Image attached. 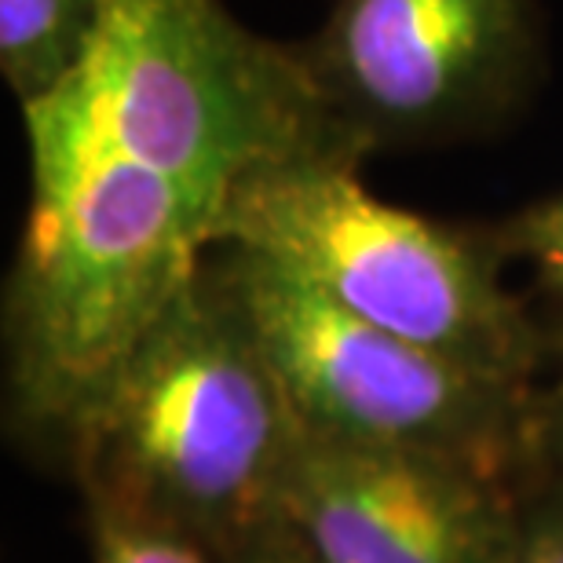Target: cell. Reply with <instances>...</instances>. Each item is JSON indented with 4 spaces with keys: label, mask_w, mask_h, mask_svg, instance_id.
<instances>
[{
    "label": "cell",
    "mask_w": 563,
    "mask_h": 563,
    "mask_svg": "<svg viewBox=\"0 0 563 563\" xmlns=\"http://www.w3.org/2000/svg\"><path fill=\"white\" fill-rule=\"evenodd\" d=\"M494 239L501 253L523 261L534 278L563 300V195L523 209Z\"/></svg>",
    "instance_id": "obj_10"
},
{
    "label": "cell",
    "mask_w": 563,
    "mask_h": 563,
    "mask_svg": "<svg viewBox=\"0 0 563 563\" xmlns=\"http://www.w3.org/2000/svg\"><path fill=\"white\" fill-rule=\"evenodd\" d=\"M516 563H563V512L538 520L520 538Z\"/></svg>",
    "instance_id": "obj_12"
},
{
    "label": "cell",
    "mask_w": 563,
    "mask_h": 563,
    "mask_svg": "<svg viewBox=\"0 0 563 563\" xmlns=\"http://www.w3.org/2000/svg\"><path fill=\"white\" fill-rule=\"evenodd\" d=\"M231 563H319L286 520H275L231 553Z\"/></svg>",
    "instance_id": "obj_11"
},
{
    "label": "cell",
    "mask_w": 563,
    "mask_h": 563,
    "mask_svg": "<svg viewBox=\"0 0 563 563\" xmlns=\"http://www.w3.org/2000/svg\"><path fill=\"white\" fill-rule=\"evenodd\" d=\"M107 0H0V74L19 107L70 88L92 59Z\"/></svg>",
    "instance_id": "obj_8"
},
{
    "label": "cell",
    "mask_w": 563,
    "mask_h": 563,
    "mask_svg": "<svg viewBox=\"0 0 563 563\" xmlns=\"http://www.w3.org/2000/svg\"><path fill=\"white\" fill-rule=\"evenodd\" d=\"M217 250L308 435L435 454L494 476L520 457L534 421L527 385L479 374L358 319L272 256Z\"/></svg>",
    "instance_id": "obj_5"
},
{
    "label": "cell",
    "mask_w": 563,
    "mask_h": 563,
    "mask_svg": "<svg viewBox=\"0 0 563 563\" xmlns=\"http://www.w3.org/2000/svg\"><path fill=\"white\" fill-rule=\"evenodd\" d=\"M63 92L118 151L198 198L217 234L253 179L358 151L325 114L300 44L256 37L223 0H107L92 59Z\"/></svg>",
    "instance_id": "obj_3"
},
{
    "label": "cell",
    "mask_w": 563,
    "mask_h": 563,
    "mask_svg": "<svg viewBox=\"0 0 563 563\" xmlns=\"http://www.w3.org/2000/svg\"><path fill=\"white\" fill-rule=\"evenodd\" d=\"M358 168V151H325L253 179L223 209L217 245L272 256L402 341L531 385L545 344L498 275V239L391 206Z\"/></svg>",
    "instance_id": "obj_4"
},
{
    "label": "cell",
    "mask_w": 563,
    "mask_h": 563,
    "mask_svg": "<svg viewBox=\"0 0 563 563\" xmlns=\"http://www.w3.org/2000/svg\"><path fill=\"white\" fill-rule=\"evenodd\" d=\"M553 432H556L560 446H563V380H560V388H556V402H553Z\"/></svg>",
    "instance_id": "obj_13"
},
{
    "label": "cell",
    "mask_w": 563,
    "mask_h": 563,
    "mask_svg": "<svg viewBox=\"0 0 563 563\" xmlns=\"http://www.w3.org/2000/svg\"><path fill=\"white\" fill-rule=\"evenodd\" d=\"M300 55L363 154L457 143L505 125L542 85V0H333Z\"/></svg>",
    "instance_id": "obj_6"
},
{
    "label": "cell",
    "mask_w": 563,
    "mask_h": 563,
    "mask_svg": "<svg viewBox=\"0 0 563 563\" xmlns=\"http://www.w3.org/2000/svg\"><path fill=\"white\" fill-rule=\"evenodd\" d=\"M96 563H209L206 542L154 516L92 501Z\"/></svg>",
    "instance_id": "obj_9"
},
{
    "label": "cell",
    "mask_w": 563,
    "mask_h": 563,
    "mask_svg": "<svg viewBox=\"0 0 563 563\" xmlns=\"http://www.w3.org/2000/svg\"><path fill=\"white\" fill-rule=\"evenodd\" d=\"M498 479L465 461L303 432L282 520L319 563H516L523 531Z\"/></svg>",
    "instance_id": "obj_7"
},
{
    "label": "cell",
    "mask_w": 563,
    "mask_h": 563,
    "mask_svg": "<svg viewBox=\"0 0 563 563\" xmlns=\"http://www.w3.org/2000/svg\"><path fill=\"white\" fill-rule=\"evenodd\" d=\"M30 212L4 297L11 391L70 435L217 253V217L118 151L70 92L22 107Z\"/></svg>",
    "instance_id": "obj_1"
},
{
    "label": "cell",
    "mask_w": 563,
    "mask_h": 563,
    "mask_svg": "<svg viewBox=\"0 0 563 563\" xmlns=\"http://www.w3.org/2000/svg\"><path fill=\"white\" fill-rule=\"evenodd\" d=\"M92 501L234 553L282 520L303 424L220 256L179 292L70 428Z\"/></svg>",
    "instance_id": "obj_2"
}]
</instances>
